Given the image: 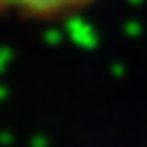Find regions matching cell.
I'll use <instances>...</instances> for the list:
<instances>
[{
    "instance_id": "cell-1",
    "label": "cell",
    "mask_w": 147,
    "mask_h": 147,
    "mask_svg": "<svg viewBox=\"0 0 147 147\" xmlns=\"http://www.w3.org/2000/svg\"><path fill=\"white\" fill-rule=\"evenodd\" d=\"M86 2L91 0H0V11L25 18H59L82 9Z\"/></svg>"
}]
</instances>
